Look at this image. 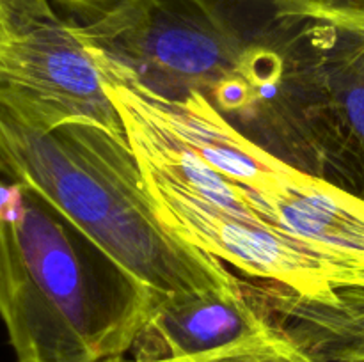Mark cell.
Masks as SVG:
<instances>
[{
    "mask_svg": "<svg viewBox=\"0 0 364 362\" xmlns=\"http://www.w3.org/2000/svg\"><path fill=\"white\" fill-rule=\"evenodd\" d=\"M0 167L38 190L160 300L242 286L219 258L164 224L127 133L91 121L52 123L0 85Z\"/></svg>",
    "mask_w": 364,
    "mask_h": 362,
    "instance_id": "cell-1",
    "label": "cell"
},
{
    "mask_svg": "<svg viewBox=\"0 0 364 362\" xmlns=\"http://www.w3.org/2000/svg\"><path fill=\"white\" fill-rule=\"evenodd\" d=\"M281 13L364 31V0H270Z\"/></svg>",
    "mask_w": 364,
    "mask_h": 362,
    "instance_id": "cell-11",
    "label": "cell"
},
{
    "mask_svg": "<svg viewBox=\"0 0 364 362\" xmlns=\"http://www.w3.org/2000/svg\"><path fill=\"white\" fill-rule=\"evenodd\" d=\"M141 165L159 216L188 243L247 277L308 297H331L350 266L267 222L235 183L156 123L123 85H105Z\"/></svg>",
    "mask_w": 364,
    "mask_h": 362,
    "instance_id": "cell-3",
    "label": "cell"
},
{
    "mask_svg": "<svg viewBox=\"0 0 364 362\" xmlns=\"http://www.w3.org/2000/svg\"><path fill=\"white\" fill-rule=\"evenodd\" d=\"M160 298L0 167V319L18 362L130 353Z\"/></svg>",
    "mask_w": 364,
    "mask_h": 362,
    "instance_id": "cell-2",
    "label": "cell"
},
{
    "mask_svg": "<svg viewBox=\"0 0 364 362\" xmlns=\"http://www.w3.org/2000/svg\"><path fill=\"white\" fill-rule=\"evenodd\" d=\"M244 291L274 327L311 362H364V287L341 286L308 297L262 280Z\"/></svg>",
    "mask_w": 364,
    "mask_h": 362,
    "instance_id": "cell-9",
    "label": "cell"
},
{
    "mask_svg": "<svg viewBox=\"0 0 364 362\" xmlns=\"http://www.w3.org/2000/svg\"><path fill=\"white\" fill-rule=\"evenodd\" d=\"M345 286L364 287V266H359V268H350V270H348L347 284H345Z\"/></svg>",
    "mask_w": 364,
    "mask_h": 362,
    "instance_id": "cell-12",
    "label": "cell"
},
{
    "mask_svg": "<svg viewBox=\"0 0 364 362\" xmlns=\"http://www.w3.org/2000/svg\"><path fill=\"white\" fill-rule=\"evenodd\" d=\"M105 362H141L132 357H114ZM153 362H311L306 358L294 344L274 327L269 334L252 339L249 343L228 348V350L213 351V353L198 355V357L173 358V361Z\"/></svg>",
    "mask_w": 364,
    "mask_h": 362,
    "instance_id": "cell-10",
    "label": "cell"
},
{
    "mask_svg": "<svg viewBox=\"0 0 364 362\" xmlns=\"http://www.w3.org/2000/svg\"><path fill=\"white\" fill-rule=\"evenodd\" d=\"M105 85L166 103L213 106L247 71L255 34L208 0H53Z\"/></svg>",
    "mask_w": 364,
    "mask_h": 362,
    "instance_id": "cell-4",
    "label": "cell"
},
{
    "mask_svg": "<svg viewBox=\"0 0 364 362\" xmlns=\"http://www.w3.org/2000/svg\"><path fill=\"white\" fill-rule=\"evenodd\" d=\"M0 85L52 123L91 121L127 133L95 57L52 0H0Z\"/></svg>",
    "mask_w": 364,
    "mask_h": 362,
    "instance_id": "cell-5",
    "label": "cell"
},
{
    "mask_svg": "<svg viewBox=\"0 0 364 362\" xmlns=\"http://www.w3.org/2000/svg\"><path fill=\"white\" fill-rule=\"evenodd\" d=\"M320 80L323 180L364 199V31L329 23Z\"/></svg>",
    "mask_w": 364,
    "mask_h": 362,
    "instance_id": "cell-8",
    "label": "cell"
},
{
    "mask_svg": "<svg viewBox=\"0 0 364 362\" xmlns=\"http://www.w3.org/2000/svg\"><path fill=\"white\" fill-rule=\"evenodd\" d=\"M213 167L267 222L350 268L364 266L363 197L295 169L242 133L224 142Z\"/></svg>",
    "mask_w": 364,
    "mask_h": 362,
    "instance_id": "cell-6",
    "label": "cell"
},
{
    "mask_svg": "<svg viewBox=\"0 0 364 362\" xmlns=\"http://www.w3.org/2000/svg\"><path fill=\"white\" fill-rule=\"evenodd\" d=\"M272 329L244 284L230 291L178 295L155 305L128 355L141 362L198 357L249 343Z\"/></svg>",
    "mask_w": 364,
    "mask_h": 362,
    "instance_id": "cell-7",
    "label": "cell"
}]
</instances>
